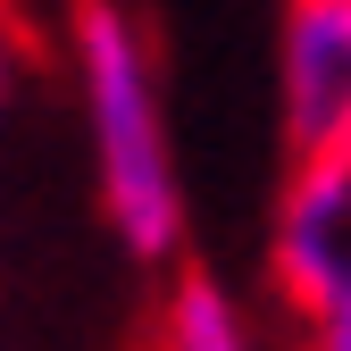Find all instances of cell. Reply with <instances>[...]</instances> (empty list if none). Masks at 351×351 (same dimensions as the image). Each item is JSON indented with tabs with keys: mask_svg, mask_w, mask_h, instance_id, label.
Returning a JSON list of instances; mask_svg holds the SVG:
<instances>
[{
	"mask_svg": "<svg viewBox=\"0 0 351 351\" xmlns=\"http://www.w3.org/2000/svg\"><path fill=\"white\" fill-rule=\"evenodd\" d=\"M75 67H84V109H93V167H101V201L117 243L167 268L184 243V193H176V159H167V117H159V84L143 59V34L125 25L117 0H84L75 17Z\"/></svg>",
	"mask_w": 351,
	"mask_h": 351,
	"instance_id": "6da1fadb",
	"label": "cell"
},
{
	"mask_svg": "<svg viewBox=\"0 0 351 351\" xmlns=\"http://www.w3.org/2000/svg\"><path fill=\"white\" fill-rule=\"evenodd\" d=\"M268 268H276V293L293 301V318L351 293V134L318 159H293L276 226H268Z\"/></svg>",
	"mask_w": 351,
	"mask_h": 351,
	"instance_id": "7a4b0ae2",
	"label": "cell"
},
{
	"mask_svg": "<svg viewBox=\"0 0 351 351\" xmlns=\"http://www.w3.org/2000/svg\"><path fill=\"white\" fill-rule=\"evenodd\" d=\"M276 125L285 159H318L351 134V0H285Z\"/></svg>",
	"mask_w": 351,
	"mask_h": 351,
	"instance_id": "3957f363",
	"label": "cell"
},
{
	"mask_svg": "<svg viewBox=\"0 0 351 351\" xmlns=\"http://www.w3.org/2000/svg\"><path fill=\"white\" fill-rule=\"evenodd\" d=\"M159 351H259V343H251L243 301L217 276L184 268V276L167 285V301H159Z\"/></svg>",
	"mask_w": 351,
	"mask_h": 351,
	"instance_id": "277c9868",
	"label": "cell"
},
{
	"mask_svg": "<svg viewBox=\"0 0 351 351\" xmlns=\"http://www.w3.org/2000/svg\"><path fill=\"white\" fill-rule=\"evenodd\" d=\"M301 351H351V293L318 301V310L301 318Z\"/></svg>",
	"mask_w": 351,
	"mask_h": 351,
	"instance_id": "5b68a950",
	"label": "cell"
},
{
	"mask_svg": "<svg viewBox=\"0 0 351 351\" xmlns=\"http://www.w3.org/2000/svg\"><path fill=\"white\" fill-rule=\"evenodd\" d=\"M0 93H9V42H0Z\"/></svg>",
	"mask_w": 351,
	"mask_h": 351,
	"instance_id": "8992f818",
	"label": "cell"
}]
</instances>
